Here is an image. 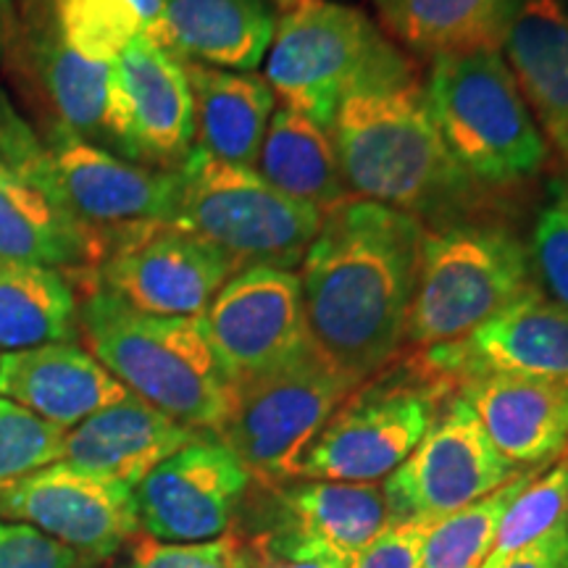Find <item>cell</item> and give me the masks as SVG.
<instances>
[{"label": "cell", "mask_w": 568, "mask_h": 568, "mask_svg": "<svg viewBox=\"0 0 568 568\" xmlns=\"http://www.w3.org/2000/svg\"><path fill=\"white\" fill-rule=\"evenodd\" d=\"M80 305V290L61 268L0 261V351L74 343Z\"/></svg>", "instance_id": "cell-29"}, {"label": "cell", "mask_w": 568, "mask_h": 568, "mask_svg": "<svg viewBox=\"0 0 568 568\" xmlns=\"http://www.w3.org/2000/svg\"><path fill=\"white\" fill-rule=\"evenodd\" d=\"M264 80L282 105L329 130L353 92L416 80V71L366 13L332 0H297L276 24Z\"/></svg>", "instance_id": "cell-5"}, {"label": "cell", "mask_w": 568, "mask_h": 568, "mask_svg": "<svg viewBox=\"0 0 568 568\" xmlns=\"http://www.w3.org/2000/svg\"><path fill=\"white\" fill-rule=\"evenodd\" d=\"M253 485L222 439L197 437L134 487L140 529L155 542L197 545L224 537Z\"/></svg>", "instance_id": "cell-15"}, {"label": "cell", "mask_w": 568, "mask_h": 568, "mask_svg": "<svg viewBox=\"0 0 568 568\" xmlns=\"http://www.w3.org/2000/svg\"><path fill=\"white\" fill-rule=\"evenodd\" d=\"M276 3L284 6V9H293V6L297 3V0H276Z\"/></svg>", "instance_id": "cell-41"}, {"label": "cell", "mask_w": 568, "mask_h": 568, "mask_svg": "<svg viewBox=\"0 0 568 568\" xmlns=\"http://www.w3.org/2000/svg\"><path fill=\"white\" fill-rule=\"evenodd\" d=\"M443 516L389 518L347 568H422V556Z\"/></svg>", "instance_id": "cell-34"}, {"label": "cell", "mask_w": 568, "mask_h": 568, "mask_svg": "<svg viewBox=\"0 0 568 568\" xmlns=\"http://www.w3.org/2000/svg\"><path fill=\"white\" fill-rule=\"evenodd\" d=\"M130 395L95 355L77 343L0 355V397L63 429Z\"/></svg>", "instance_id": "cell-21"}, {"label": "cell", "mask_w": 568, "mask_h": 568, "mask_svg": "<svg viewBox=\"0 0 568 568\" xmlns=\"http://www.w3.org/2000/svg\"><path fill=\"white\" fill-rule=\"evenodd\" d=\"M355 387L311 343L282 364L234 382L230 414L216 439L243 460L261 485L287 481Z\"/></svg>", "instance_id": "cell-10"}, {"label": "cell", "mask_w": 568, "mask_h": 568, "mask_svg": "<svg viewBox=\"0 0 568 568\" xmlns=\"http://www.w3.org/2000/svg\"><path fill=\"white\" fill-rule=\"evenodd\" d=\"M426 226L387 205L347 197L324 213L301 261L308 337L355 385L400 358Z\"/></svg>", "instance_id": "cell-1"}, {"label": "cell", "mask_w": 568, "mask_h": 568, "mask_svg": "<svg viewBox=\"0 0 568 568\" xmlns=\"http://www.w3.org/2000/svg\"><path fill=\"white\" fill-rule=\"evenodd\" d=\"M237 274L222 253L174 224L119 240L95 274V290L151 316H203Z\"/></svg>", "instance_id": "cell-14"}, {"label": "cell", "mask_w": 568, "mask_h": 568, "mask_svg": "<svg viewBox=\"0 0 568 568\" xmlns=\"http://www.w3.org/2000/svg\"><path fill=\"white\" fill-rule=\"evenodd\" d=\"M205 332L232 385L311 345L301 276L287 268H243L203 314Z\"/></svg>", "instance_id": "cell-18"}, {"label": "cell", "mask_w": 568, "mask_h": 568, "mask_svg": "<svg viewBox=\"0 0 568 568\" xmlns=\"http://www.w3.org/2000/svg\"><path fill=\"white\" fill-rule=\"evenodd\" d=\"M13 6H17V0H0V53H3V42L13 17Z\"/></svg>", "instance_id": "cell-40"}, {"label": "cell", "mask_w": 568, "mask_h": 568, "mask_svg": "<svg viewBox=\"0 0 568 568\" xmlns=\"http://www.w3.org/2000/svg\"><path fill=\"white\" fill-rule=\"evenodd\" d=\"M453 385L410 353L397 358L345 397L308 450L293 479L379 485L422 443Z\"/></svg>", "instance_id": "cell-8"}, {"label": "cell", "mask_w": 568, "mask_h": 568, "mask_svg": "<svg viewBox=\"0 0 568 568\" xmlns=\"http://www.w3.org/2000/svg\"><path fill=\"white\" fill-rule=\"evenodd\" d=\"M0 516L30 524L90 560L111 558L140 531L132 487L67 460L0 487Z\"/></svg>", "instance_id": "cell-16"}, {"label": "cell", "mask_w": 568, "mask_h": 568, "mask_svg": "<svg viewBox=\"0 0 568 568\" xmlns=\"http://www.w3.org/2000/svg\"><path fill=\"white\" fill-rule=\"evenodd\" d=\"M566 460H568V458H566Z\"/></svg>", "instance_id": "cell-42"}, {"label": "cell", "mask_w": 568, "mask_h": 568, "mask_svg": "<svg viewBox=\"0 0 568 568\" xmlns=\"http://www.w3.org/2000/svg\"><path fill=\"white\" fill-rule=\"evenodd\" d=\"M493 445L521 471L568 453V385L527 376L481 374L456 385Z\"/></svg>", "instance_id": "cell-20"}, {"label": "cell", "mask_w": 568, "mask_h": 568, "mask_svg": "<svg viewBox=\"0 0 568 568\" xmlns=\"http://www.w3.org/2000/svg\"><path fill=\"white\" fill-rule=\"evenodd\" d=\"M266 487L274 524L261 537L290 556L329 568L351 566L389 521L382 485L287 479Z\"/></svg>", "instance_id": "cell-19"}, {"label": "cell", "mask_w": 568, "mask_h": 568, "mask_svg": "<svg viewBox=\"0 0 568 568\" xmlns=\"http://www.w3.org/2000/svg\"><path fill=\"white\" fill-rule=\"evenodd\" d=\"M516 88L548 148L568 163V11L524 0L500 45Z\"/></svg>", "instance_id": "cell-23"}, {"label": "cell", "mask_w": 568, "mask_h": 568, "mask_svg": "<svg viewBox=\"0 0 568 568\" xmlns=\"http://www.w3.org/2000/svg\"><path fill=\"white\" fill-rule=\"evenodd\" d=\"M255 166L282 195L322 213L353 197L329 130L287 105H280L268 119Z\"/></svg>", "instance_id": "cell-27"}, {"label": "cell", "mask_w": 568, "mask_h": 568, "mask_svg": "<svg viewBox=\"0 0 568 568\" xmlns=\"http://www.w3.org/2000/svg\"><path fill=\"white\" fill-rule=\"evenodd\" d=\"M82 552L55 542L30 524L0 516V568H90Z\"/></svg>", "instance_id": "cell-35"}, {"label": "cell", "mask_w": 568, "mask_h": 568, "mask_svg": "<svg viewBox=\"0 0 568 568\" xmlns=\"http://www.w3.org/2000/svg\"><path fill=\"white\" fill-rule=\"evenodd\" d=\"M124 3L132 6L134 13L142 19V24H145V38L161 45L163 0H124Z\"/></svg>", "instance_id": "cell-39"}, {"label": "cell", "mask_w": 568, "mask_h": 568, "mask_svg": "<svg viewBox=\"0 0 568 568\" xmlns=\"http://www.w3.org/2000/svg\"><path fill=\"white\" fill-rule=\"evenodd\" d=\"M453 385L468 376L508 374L568 385V308L529 284L466 337L414 351Z\"/></svg>", "instance_id": "cell-17"}, {"label": "cell", "mask_w": 568, "mask_h": 568, "mask_svg": "<svg viewBox=\"0 0 568 568\" xmlns=\"http://www.w3.org/2000/svg\"><path fill=\"white\" fill-rule=\"evenodd\" d=\"M232 568H329L318 560L295 558L290 552L274 548L264 537L255 535L251 542H240L234 539V558Z\"/></svg>", "instance_id": "cell-38"}, {"label": "cell", "mask_w": 568, "mask_h": 568, "mask_svg": "<svg viewBox=\"0 0 568 568\" xmlns=\"http://www.w3.org/2000/svg\"><path fill=\"white\" fill-rule=\"evenodd\" d=\"M203 435L130 395L71 426L63 460L134 489L155 466Z\"/></svg>", "instance_id": "cell-22"}, {"label": "cell", "mask_w": 568, "mask_h": 568, "mask_svg": "<svg viewBox=\"0 0 568 568\" xmlns=\"http://www.w3.org/2000/svg\"><path fill=\"white\" fill-rule=\"evenodd\" d=\"M180 195L172 224L243 272L301 266L324 213L274 190L253 166L226 163L195 148L176 169Z\"/></svg>", "instance_id": "cell-9"}, {"label": "cell", "mask_w": 568, "mask_h": 568, "mask_svg": "<svg viewBox=\"0 0 568 568\" xmlns=\"http://www.w3.org/2000/svg\"><path fill=\"white\" fill-rule=\"evenodd\" d=\"M529 258L542 293L568 308V180L552 187L550 201L539 211Z\"/></svg>", "instance_id": "cell-33"}, {"label": "cell", "mask_w": 568, "mask_h": 568, "mask_svg": "<svg viewBox=\"0 0 568 568\" xmlns=\"http://www.w3.org/2000/svg\"><path fill=\"white\" fill-rule=\"evenodd\" d=\"M568 516V460H560L550 471L537 474L527 487L514 497L481 568H497L521 552L527 545L556 527Z\"/></svg>", "instance_id": "cell-31"}, {"label": "cell", "mask_w": 568, "mask_h": 568, "mask_svg": "<svg viewBox=\"0 0 568 568\" xmlns=\"http://www.w3.org/2000/svg\"><path fill=\"white\" fill-rule=\"evenodd\" d=\"M529 471V468H527ZM466 400L453 393L414 453L382 485L389 518L450 516L518 477Z\"/></svg>", "instance_id": "cell-12"}, {"label": "cell", "mask_w": 568, "mask_h": 568, "mask_svg": "<svg viewBox=\"0 0 568 568\" xmlns=\"http://www.w3.org/2000/svg\"><path fill=\"white\" fill-rule=\"evenodd\" d=\"M193 92L195 148L213 159L255 166L276 95L264 77L182 61Z\"/></svg>", "instance_id": "cell-26"}, {"label": "cell", "mask_w": 568, "mask_h": 568, "mask_svg": "<svg viewBox=\"0 0 568 568\" xmlns=\"http://www.w3.org/2000/svg\"><path fill=\"white\" fill-rule=\"evenodd\" d=\"M537 477V468L521 471L508 485L481 497L474 506L460 508L456 514L443 516L426 542L422 568H481L500 518L514 497Z\"/></svg>", "instance_id": "cell-30"}, {"label": "cell", "mask_w": 568, "mask_h": 568, "mask_svg": "<svg viewBox=\"0 0 568 568\" xmlns=\"http://www.w3.org/2000/svg\"><path fill=\"white\" fill-rule=\"evenodd\" d=\"M529 284V247L508 226L481 216L426 226L406 345L426 351L466 337Z\"/></svg>", "instance_id": "cell-7"}, {"label": "cell", "mask_w": 568, "mask_h": 568, "mask_svg": "<svg viewBox=\"0 0 568 568\" xmlns=\"http://www.w3.org/2000/svg\"><path fill=\"white\" fill-rule=\"evenodd\" d=\"M0 59L45 126H67L95 145H109L113 63L92 61L69 45L53 0H17Z\"/></svg>", "instance_id": "cell-11"}, {"label": "cell", "mask_w": 568, "mask_h": 568, "mask_svg": "<svg viewBox=\"0 0 568 568\" xmlns=\"http://www.w3.org/2000/svg\"><path fill=\"white\" fill-rule=\"evenodd\" d=\"M426 103L447 151L485 187H508L542 172L548 142L497 48L432 59Z\"/></svg>", "instance_id": "cell-6"}, {"label": "cell", "mask_w": 568, "mask_h": 568, "mask_svg": "<svg viewBox=\"0 0 568 568\" xmlns=\"http://www.w3.org/2000/svg\"><path fill=\"white\" fill-rule=\"evenodd\" d=\"M109 145L122 159L153 169H180L195 151L193 92L182 59L138 38L111 71Z\"/></svg>", "instance_id": "cell-13"}, {"label": "cell", "mask_w": 568, "mask_h": 568, "mask_svg": "<svg viewBox=\"0 0 568 568\" xmlns=\"http://www.w3.org/2000/svg\"><path fill=\"white\" fill-rule=\"evenodd\" d=\"M497 568H568V516Z\"/></svg>", "instance_id": "cell-37"}, {"label": "cell", "mask_w": 568, "mask_h": 568, "mask_svg": "<svg viewBox=\"0 0 568 568\" xmlns=\"http://www.w3.org/2000/svg\"><path fill=\"white\" fill-rule=\"evenodd\" d=\"M67 432L0 397V487L63 460Z\"/></svg>", "instance_id": "cell-32"}, {"label": "cell", "mask_w": 568, "mask_h": 568, "mask_svg": "<svg viewBox=\"0 0 568 568\" xmlns=\"http://www.w3.org/2000/svg\"><path fill=\"white\" fill-rule=\"evenodd\" d=\"M347 193L424 226L481 216L487 187L447 151L418 80L353 92L329 124Z\"/></svg>", "instance_id": "cell-2"}, {"label": "cell", "mask_w": 568, "mask_h": 568, "mask_svg": "<svg viewBox=\"0 0 568 568\" xmlns=\"http://www.w3.org/2000/svg\"><path fill=\"white\" fill-rule=\"evenodd\" d=\"M234 537L224 535L211 542L172 545V542H140L134 550L132 568H232Z\"/></svg>", "instance_id": "cell-36"}, {"label": "cell", "mask_w": 568, "mask_h": 568, "mask_svg": "<svg viewBox=\"0 0 568 568\" xmlns=\"http://www.w3.org/2000/svg\"><path fill=\"white\" fill-rule=\"evenodd\" d=\"M276 32L266 0H163L161 48L176 59L226 71H253Z\"/></svg>", "instance_id": "cell-25"}, {"label": "cell", "mask_w": 568, "mask_h": 568, "mask_svg": "<svg viewBox=\"0 0 568 568\" xmlns=\"http://www.w3.org/2000/svg\"><path fill=\"white\" fill-rule=\"evenodd\" d=\"M88 351L134 397L190 429L216 437L232 406V379L213 351L203 316H151L90 293L80 305Z\"/></svg>", "instance_id": "cell-4"}, {"label": "cell", "mask_w": 568, "mask_h": 568, "mask_svg": "<svg viewBox=\"0 0 568 568\" xmlns=\"http://www.w3.org/2000/svg\"><path fill=\"white\" fill-rule=\"evenodd\" d=\"M0 261L61 268L88 297L103 251L69 213L0 163Z\"/></svg>", "instance_id": "cell-24"}, {"label": "cell", "mask_w": 568, "mask_h": 568, "mask_svg": "<svg viewBox=\"0 0 568 568\" xmlns=\"http://www.w3.org/2000/svg\"><path fill=\"white\" fill-rule=\"evenodd\" d=\"M0 163L38 187L101 245L103 258L119 240L155 224H172L180 174L126 161L109 148L19 116L0 92Z\"/></svg>", "instance_id": "cell-3"}, {"label": "cell", "mask_w": 568, "mask_h": 568, "mask_svg": "<svg viewBox=\"0 0 568 568\" xmlns=\"http://www.w3.org/2000/svg\"><path fill=\"white\" fill-rule=\"evenodd\" d=\"M524 0H374L387 30L416 53L447 55L497 48Z\"/></svg>", "instance_id": "cell-28"}]
</instances>
